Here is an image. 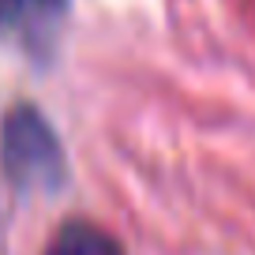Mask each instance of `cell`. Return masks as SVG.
<instances>
[{"mask_svg":"<svg viewBox=\"0 0 255 255\" xmlns=\"http://www.w3.org/2000/svg\"><path fill=\"white\" fill-rule=\"evenodd\" d=\"M0 161L19 191H60L68 180L64 146L34 105H15L0 124Z\"/></svg>","mask_w":255,"mask_h":255,"instance_id":"cell-1","label":"cell"},{"mask_svg":"<svg viewBox=\"0 0 255 255\" xmlns=\"http://www.w3.org/2000/svg\"><path fill=\"white\" fill-rule=\"evenodd\" d=\"M45 255H120L117 240L90 222H68L53 237Z\"/></svg>","mask_w":255,"mask_h":255,"instance_id":"cell-3","label":"cell"},{"mask_svg":"<svg viewBox=\"0 0 255 255\" xmlns=\"http://www.w3.org/2000/svg\"><path fill=\"white\" fill-rule=\"evenodd\" d=\"M64 11L68 0H0V38H19L38 49L56 34Z\"/></svg>","mask_w":255,"mask_h":255,"instance_id":"cell-2","label":"cell"}]
</instances>
